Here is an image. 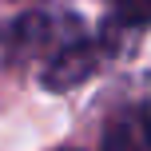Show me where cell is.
<instances>
[{
	"mask_svg": "<svg viewBox=\"0 0 151 151\" xmlns=\"http://www.w3.org/2000/svg\"><path fill=\"white\" fill-rule=\"evenodd\" d=\"M99 60H104V44H96L91 36L76 32V36H68L52 56H48V64H44L40 76H44V83L52 91H68L76 83H83L88 76H96Z\"/></svg>",
	"mask_w": 151,
	"mask_h": 151,
	"instance_id": "cell-1",
	"label": "cell"
},
{
	"mask_svg": "<svg viewBox=\"0 0 151 151\" xmlns=\"http://www.w3.org/2000/svg\"><path fill=\"white\" fill-rule=\"evenodd\" d=\"M68 20H56V16H48V12H32V16H20V20L12 24V28L4 32V44L12 48L16 56H52L56 48L64 44L68 36H76L80 28H64Z\"/></svg>",
	"mask_w": 151,
	"mask_h": 151,
	"instance_id": "cell-2",
	"label": "cell"
},
{
	"mask_svg": "<svg viewBox=\"0 0 151 151\" xmlns=\"http://www.w3.org/2000/svg\"><path fill=\"white\" fill-rule=\"evenodd\" d=\"M99 151H151V107H123L104 127Z\"/></svg>",
	"mask_w": 151,
	"mask_h": 151,
	"instance_id": "cell-3",
	"label": "cell"
},
{
	"mask_svg": "<svg viewBox=\"0 0 151 151\" xmlns=\"http://www.w3.org/2000/svg\"><path fill=\"white\" fill-rule=\"evenodd\" d=\"M115 4V20L131 24V28H143L151 24V0H111Z\"/></svg>",
	"mask_w": 151,
	"mask_h": 151,
	"instance_id": "cell-4",
	"label": "cell"
},
{
	"mask_svg": "<svg viewBox=\"0 0 151 151\" xmlns=\"http://www.w3.org/2000/svg\"><path fill=\"white\" fill-rule=\"evenodd\" d=\"M60 151H76V147H60Z\"/></svg>",
	"mask_w": 151,
	"mask_h": 151,
	"instance_id": "cell-5",
	"label": "cell"
}]
</instances>
